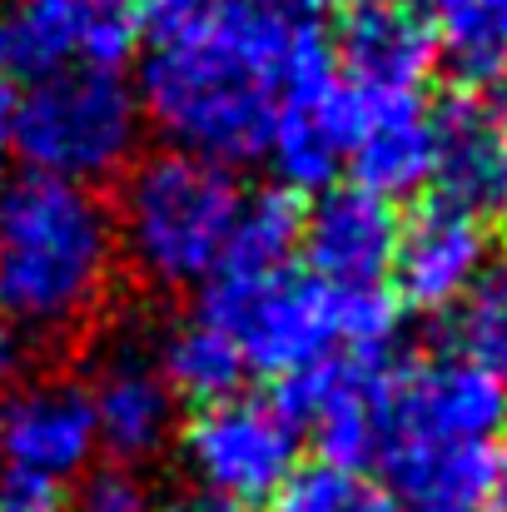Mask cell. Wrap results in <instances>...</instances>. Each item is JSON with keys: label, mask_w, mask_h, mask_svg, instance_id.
<instances>
[{"label": "cell", "mask_w": 507, "mask_h": 512, "mask_svg": "<svg viewBox=\"0 0 507 512\" xmlns=\"http://www.w3.org/2000/svg\"><path fill=\"white\" fill-rule=\"evenodd\" d=\"M304 20L279 0H214L160 25L140 60V115L165 135V150L249 165L264 155L284 110L289 65Z\"/></svg>", "instance_id": "1"}, {"label": "cell", "mask_w": 507, "mask_h": 512, "mask_svg": "<svg viewBox=\"0 0 507 512\" xmlns=\"http://www.w3.org/2000/svg\"><path fill=\"white\" fill-rule=\"evenodd\" d=\"M120 264L110 204L45 174L0 184V324L10 334H75L110 299Z\"/></svg>", "instance_id": "2"}, {"label": "cell", "mask_w": 507, "mask_h": 512, "mask_svg": "<svg viewBox=\"0 0 507 512\" xmlns=\"http://www.w3.org/2000/svg\"><path fill=\"white\" fill-rule=\"evenodd\" d=\"M239 204L234 170L179 150L145 155L125 170L110 209L120 259L155 289H204L224 264Z\"/></svg>", "instance_id": "3"}, {"label": "cell", "mask_w": 507, "mask_h": 512, "mask_svg": "<svg viewBox=\"0 0 507 512\" xmlns=\"http://www.w3.org/2000/svg\"><path fill=\"white\" fill-rule=\"evenodd\" d=\"M140 135V95L120 70H55L20 95L10 145L25 174L95 189L135 165Z\"/></svg>", "instance_id": "4"}, {"label": "cell", "mask_w": 507, "mask_h": 512, "mask_svg": "<svg viewBox=\"0 0 507 512\" xmlns=\"http://www.w3.org/2000/svg\"><path fill=\"white\" fill-rule=\"evenodd\" d=\"M199 319L234 343L244 373L294 378L324 358H348V314L343 289L314 274H214L199 299Z\"/></svg>", "instance_id": "5"}, {"label": "cell", "mask_w": 507, "mask_h": 512, "mask_svg": "<svg viewBox=\"0 0 507 512\" xmlns=\"http://www.w3.org/2000/svg\"><path fill=\"white\" fill-rule=\"evenodd\" d=\"M299 428L274 398L234 393L194 408L179 433V463L194 478L199 498L249 512L269 503L299 473Z\"/></svg>", "instance_id": "6"}, {"label": "cell", "mask_w": 507, "mask_h": 512, "mask_svg": "<svg viewBox=\"0 0 507 512\" xmlns=\"http://www.w3.org/2000/svg\"><path fill=\"white\" fill-rule=\"evenodd\" d=\"M388 363L368 358H324L279 388V408L299 428V443L319 448V463L368 473L383 448V408H388Z\"/></svg>", "instance_id": "7"}, {"label": "cell", "mask_w": 507, "mask_h": 512, "mask_svg": "<svg viewBox=\"0 0 507 512\" xmlns=\"http://www.w3.org/2000/svg\"><path fill=\"white\" fill-rule=\"evenodd\" d=\"M0 45L15 70H125L140 20L125 0H10Z\"/></svg>", "instance_id": "8"}, {"label": "cell", "mask_w": 507, "mask_h": 512, "mask_svg": "<svg viewBox=\"0 0 507 512\" xmlns=\"http://www.w3.org/2000/svg\"><path fill=\"white\" fill-rule=\"evenodd\" d=\"M507 433V388L468 363L463 353L423 358L393 373L383 438H428V443H498Z\"/></svg>", "instance_id": "9"}, {"label": "cell", "mask_w": 507, "mask_h": 512, "mask_svg": "<svg viewBox=\"0 0 507 512\" xmlns=\"http://www.w3.org/2000/svg\"><path fill=\"white\" fill-rule=\"evenodd\" d=\"M100 453L90 393L80 378H20L0 398V468L50 483L80 478Z\"/></svg>", "instance_id": "10"}, {"label": "cell", "mask_w": 507, "mask_h": 512, "mask_svg": "<svg viewBox=\"0 0 507 512\" xmlns=\"http://www.w3.org/2000/svg\"><path fill=\"white\" fill-rule=\"evenodd\" d=\"M493 259L488 224L453 209L448 199L423 204L403 229L393 249V284H398V309L418 314H448L468 299L478 274Z\"/></svg>", "instance_id": "11"}, {"label": "cell", "mask_w": 507, "mask_h": 512, "mask_svg": "<svg viewBox=\"0 0 507 512\" xmlns=\"http://www.w3.org/2000/svg\"><path fill=\"white\" fill-rule=\"evenodd\" d=\"M95 438L120 468H145L169 448L179 428V398L155 368V353L135 339H120L85 383Z\"/></svg>", "instance_id": "12"}, {"label": "cell", "mask_w": 507, "mask_h": 512, "mask_svg": "<svg viewBox=\"0 0 507 512\" xmlns=\"http://www.w3.org/2000/svg\"><path fill=\"white\" fill-rule=\"evenodd\" d=\"M338 80L353 100H423V85L438 65V40L413 5L373 0L348 15L334 45Z\"/></svg>", "instance_id": "13"}, {"label": "cell", "mask_w": 507, "mask_h": 512, "mask_svg": "<svg viewBox=\"0 0 507 512\" xmlns=\"http://www.w3.org/2000/svg\"><path fill=\"white\" fill-rule=\"evenodd\" d=\"M398 209L358 184L324 189L304 209V239L299 254L309 259V274L329 289H383L393 274L398 249Z\"/></svg>", "instance_id": "14"}, {"label": "cell", "mask_w": 507, "mask_h": 512, "mask_svg": "<svg viewBox=\"0 0 507 512\" xmlns=\"http://www.w3.org/2000/svg\"><path fill=\"white\" fill-rule=\"evenodd\" d=\"M433 179L443 199L473 219H507V110L478 90H458L433 110Z\"/></svg>", "instance_id": "15"}, {"label": "cell", "mask_w": 507, "mask_h": 512, "mask_svg": "<svg viewBox=\"0 0 507 512\" xmlns=\"http://www.w3.org/2000/svg\"><path fill=\"white\" fill-rule=\"evenodd\" d=\"M378 468L398 512H488L493 478H498V448L383 438Z\"/></svg>", "instance_id": "16"}, {"label": "cell", "mask_w": 507, "mask_h": 512, "mask_svg": "<svg viewBox=\"0 0 507 512\" xmlns=\"http://www.w3.org/2000/svg\"><path fill=\"white\" fill-rule=\"evenodd\" d=\"M348 135H353V95L343 80H309L284 95V110L274 120V135L264 145V160L279 174V189H334L348 160Z\"/></svg>", "instance_id": "17"}, {"label": "cell", "mask_w": 507, "mask_h": 512, "mask_svg": "<svg viewBox=\"0 0 507 512\" xmlns=\"http://www.w3.org/2000/svg\"><path fill=\"white\" fill-rule=\"evenodd\" d=\"M358 189L378 199H403L433 179V110L423 100H353V135L343 160Z\"/></svg>", "instance_id": "18"}, {"label": "cell", "mask_w": 507, "mask_h": 512, "mask_svg": "<svg viewBox=\"0 0 507 512\" xmlns=\"http://www.w3.org/2000/svg\"><path fill=\"white\" fill-rule=\"evenodd\" d=\"M468 85L507 80V0H408Z\"/></svg>", "instance_id": "19"}, {"label": "cell", "mask_w": 507, "mask_h": 512, "mask_svg": "<svg viewBox=\"0 0 507 512\" xmlns=\"http://www.w3.org/2000/svg\"><path fill=\"white\" fill-rule=\"evenodd\" d=\"M304 239V204L289 189H254L244 194L234 229H229V249L219 274H239V279H264V274H284L294 269Z\"/></svg>", "instance_id": "20"}, {"label": "cell", "mask_w": 507, "mask_h": 512, "mask_svg": "<svg viewBox=\"0 0 507 512\" xmlns=\"http://www.w3.org/2000/svg\"><path fill=\"white\" fill-rule=\"evenodd\" d=\"M150 353H155V368L169 383V393L189 398L199 408L219 403V398H234L239 383H244V363H239L234 343L224 339L214 324H204L199 314L174 324Z\"/></svg>", "instance_id": "21"}, {"label": "cell", "mask_w": 507, "mask_h": 512, "mask_svg": "<svg viewBox=\"0 0 507 512\" xmlns=\"http://www.w3.org/2000/svg\"><path fill=\"white\" fill-rule=\"evenodd\" d=\"M453 334L468 363H478L483 373H493L507 388V249L488 259V269L478 274V284L468 289V299L453 309Z\"/></svg>", "instance_id": "22"}, {"label": "cell", "mask_w": 507, "mask_h": 512, "mask_svg": "<svg viewBox=\"0 0 507 512\" xmlns=\"http://www.w3.org/2000/svg\"><path fill=\"white\" fill-rule=\"evenodd\" d=\"M269 512H398L388 488L368 473H353V468H329V463H314V468H299L274 498Z\"/></svg>", "instance_id": "23"}, {"label": "cell", "mask_w": 507, "mask_h": 512, "mask_svg": "<svg viewBox=\"0 0 507 512\" xmlns=\"http://www.w3.org/2000/svg\"><path fill=\"white\" fill-rule=\"evenodd\" d=\"M65 498H70V512H160L140 468H120V463L85 468L80 488H70Z\"/></svg>", "instance_id": "24"}, {"label": "cell", "mask_w": 507, "mask_h": 512, "mask_svg": "<svg viewBox=\"0 0 507 512\" xmlns=\"http://www.w3.org/2000/svg\"><path fill=\"white\" fill-rule=\"evenodd\" d=\"M0 512H70V498L50 478L0 468Z\"/></svg>", "instance_id": "25"}, {"label": "cell", "mask_w": 507, "mask_h": 512, "mask_svg": "<svg viewBox=\"0 0 507 512\" xmlns=\"http://www.w3.org/2000/svg\"><path fill=\"white\" fill-rule=\"evenodd\" d=\"M20 95H25V85H20V70L10 65V55H5V45H0V150L10 145L15 110H20Z\"/></svg>", "instance_id": "26"}, {"label": "cell", "mask_w": 507, "mask_h": 512, "mask_svg": "<svg viewBox=\"0 0 507 512\" xmlns=\"http://www.w3.org/2000/svg\"><path fill=\"white\" fill-rule=\"evenodd\" d=\"M20 368H25V343H20V334H10L0 324V398L20 383Z\"/></svg>", "instance_id": "27"}, {"label": "cell", "mask_w": 507, "mask_h": 512, "mask_svg": "<svg viewBox=\"0 0 507 512\" xmlns=\"http://www.w3.org/2000/svg\"><path fill=\"white\" fill-rule=\"evenodd\" d=\"M160 25H169V20H179V15H194V10H204V5H214V0H140Z\"/></svg>", "instance_id": "28"}, {"label": "cell", "mask_w": 507, "mask_h": 512, "mask_svg": "<svg viewBox=\"0 0 507 512\" xmlns=\"http://www.w3.org/2000/svg\"><path fill=\"white\" fill-rule=\"evenodd\" d=\"M289 5L304 10V15H353V10H363L373 0H289Z\"/></svg>", "instance_id": "29"}, {"label": "cell", "mask_w": 507, "mask_h": 512, "mask_svg": "<svg viewBox=\"0 0 507 512\" xmlns=\"http://www.w3.org/2000/svg\"><path fill=\"white\" fill-rule=\"evenodd\" d=\"M488 512H507V453H498V478H493V503Z\"/></svg>", "instance_id": "30"}, {"label": "cell", "mask_w": 507, "mask_h": 512, "mask_svg": "<svg viewBox=\"0 0 507 512\" xmlns=\"http://www.w3.org/2000/svg\"><path fill=\"white\" fill-rule=\"evenodd\" d=\"M160 512H239V508H224V503H209V498H179Z\"/></svg>", "instance_id": "31"}]
</instances>
